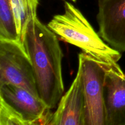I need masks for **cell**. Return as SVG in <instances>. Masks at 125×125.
<instances>
[{
    "label": "cell",
    "instance_id": "6da1fadb",
    "mask_svg": "<svg viewBox=\"0 0 125 125\" xmlns=\"http://www.w3.org/2000/svg\"><path fill=\"white\" fill-rule=\"evenodd\" d=\"M23 45L32 64L39 97L50 109L56 108L64 91L63 54L57 35L35 13L28 24Z\"/></svg>",
    "mask_w": 125,
    "mask_h": 125
},
{
    "label": "cell",
    "instance_id": "7a4b0ae2",
    "mask_svg": "<svg viewBox=\"0 0 125 125\" xmlns=\"http://www.w3.org/2000/svg\"><path fill=\"white\" fill-rule=\"evenodd\" d=\"M48 27L65 42L74 45L101 64L117 63L122 57L118 50L106 43L80 10L65 1L64 13L56 15Z\"/></svg>",
    "mask_w": 125,
    "mask_h": 125
},
{
    "label": "cell",
    "instance_id": "3957f363",
    "mask_svg": "<svg viewBox=\"0 0 125 125\" xmlns=\"http://www.w3.org/2000/svg\"><path fill=\"white\" fill-rule=\"evenodd\" d=\"M78 59L85 101L84 125H105L106 71L102 64L83 51Z\"/></svg>",
    "mask_w": 125,
    "mask_h": 125
},
{
    "label": "cell",
    "instance_id": "277c9868",
    "mask_svg": "<svg viewBox=\"0 0 125 125\" xmlns=\"http://www.w3.org/2000/svg\"><path fill=\"white\" fill-rule=\"evenodd\" d=\"M12 84L39 97L32 64L19 41L0 40V86Z\"/></svg>",
    "mask_w": 125,
    "mask_h": 125
},
{
    "label": "cell",
    "instance_id": "5b68a950",
    "mask_svg": "<svg viewBox=\"0 0 125 125\" xmlns=\"http://www.w3.org/2000/svg\"><path fill=\"white\" fill-rule=\"evenodd\" d=\"M98 34L110 46L125 52V0H98Z\"/></svg>",
    "mask_w": 125,
    "mask_h": 125
},
{
    "label": "cell",
    "instance_id": "8992f818",
    "mask_svg": "<svg viewBox=\"0 0 125 125\" xmlns=\"http://www.w3.org/2000/svg\"><path fill=\"white\" fill-rule=\"evenodd\" d=\"M0 98L22 116L28 125H48L51 114L40 97L12 84L0 86Z\"/></svg>",
    "mask_w": 125,
    "mask_h": 125
},
{
    "label": "cell",
    "instance_id": "52a82bcc",
    "mask_svg": "<svg viewBox=\"0 0 125 125\" xmlns=\"http://www.w3.org/2000/svg\"><path fill=\"white\" fill-rule=\"evenodd\" d=\"M102 65L106 71L105 125H125V73L118 63Z\"/></svg>",
    "mask_w": 125,
    "mask_h": 125
},
{
    "label": "cell",
    "instance_id": "ba28073f",
    "mask_svg": "<svg viewBox=\"0 0 125 125\" xmlns=\"http://www.w3.org/2000/svg\"><path fill=\"white\" fill-rule=\"evenodd\" d=\"M85 101L82 70L78 72L68 91L61 97L57 109L51 114L49 125H84Z\"/></svg>",
    "mask_w": 125,
    "mask_h": 125
},
{
    "label": "cell",
    "instance_id": "9c48e42d",
    "mask_svg": "<svg viewBox=\"0 0 125 125\" xmlns=\"http://www.w3.org/2000/svg\"><path fill=\"white\" fill-rule=\"evenodd\" d=\"M9 1L14 15L20 41L23 45L27 26L33 15L37 13L39 1V0Z\"/></svg>",
    "mask_w": 125,
    "mask_h": 125
},
{
    "label": "cell",
    "instance_id": "30bf717a",
    "mask_svg": "<svg viewBox=\"0 0 125 125\" xmlns=\"http://www.w3.org/2000/svg\"><path fill=\"white\" fill-rule=\"evenodd\" d=\"M0 40L20 42L9 0H0Z\"/></svg>",
    "mask_w": 125,
    "mask_h": 125
},
{
    "label": "cell",
    "instance_id": "8fae6325",
    "mask_svg": "<svg viewBox=\"0 0 125 125\" xmlns=\"http://www.w3.org/2000/svg\"><path fill=\"white\" fill-rule=\"evenodd\" d=\"M0 125H28L13 107L0 98Z\"/></svg>",
    "mask_w": 125,
    "mask_h": 125
},
{
    "label": "cell",
    "instance_id": "7c38bea8",
    "mask_svg": "<svg viewBox=\"0 0 125 125\" xmlns=\"http://www.w3.org/2000/svg\"><path fill=\"white\" fill-rule=\"evenodd\" d=\"M69 1H73V2H76V0H69Z\"/></svg>",
    "mask_w": 125,
    "mask_h": 125
}]
</instances>
